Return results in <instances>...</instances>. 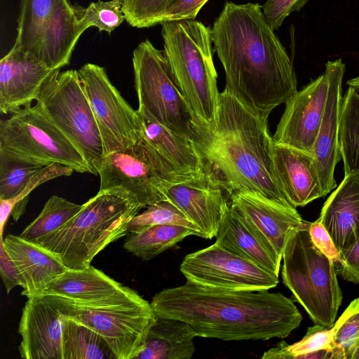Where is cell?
Segmentation results:
<instances>
[{"label":"cell","mask_w":359,"mask_h":359,"mask_svg":"<svg viewBox=\"0 0 359 359\" xmlns=\"http://www.w3.org/2000/svg\"><path fill=\"white\" fill-rule=\"evenodd\" d=\"M212 37L225 88L250 108L270 114L297 93L292 62L258 3L226 1Z\"/></svg>","instance_id":"6da1fadb"},{"label":"cell","mask_w":359,"mask_h":359,"mask_svg":"<svg viewBox=\"0 0 359 359\" xmlns=\"http://www.w3.org/2000/svg\"><path fill=\"white\" fill-rule=\"evenodd\" d=\"M156 316L187 323L197 337L222 341L285 338L302 316L293 301L269 290H228L189 281L164 289L151 302Z\"/></svg>","instance_id":"7a4b0ae2"},{"label":"cell","mask_w":359,"mask_h":359,"mask_svg":"<svg viewBox=\"0 0 359 359\" xmlns=\"http://www.w3.org/2000/svg\"><path fill=\"white\" fill-rule=\"evenodd\" d=\"M269 114L254 110L224 90L215 121L196 118L194 146L204 170L229 194L254 191L292 205L280 186L273 160Z\"/></svg>","instance_id":"3957f363"},{"label":"cell","mask_w":359,"mask_h":359,"mask_svg":"<svg viewBox=\"0 0 359 359\" xmlns=\"http://www.w3.org/2000/svg\"><path fill=\"white\" fill-rule=\"evenodd\" d=\"M143 207L133 197L99 191L65 226L36 244L55 255L68 269H83L109 243L126 236Z\"/></svg>","instance_id":"277c9868"},{"label":"cell","mask_w":359,"mask_h":359,"mask_svg":"<svg viewBox=\"0 0 359 359\" xmlns=\"http://www.w3.org/2000/svg\"><path fill=\"white\" fill-rule=\"evenodd\" d=\"M161 25L163 52L178 88L195 116L213 123L220 93L213 62L212 29L196 20Z\"/></svg>","instance_id":"5b68a950"},{"label":"cell","mask_w":359,"mask_h":359,"mask_svg":"<svg viewBox=\"0 0 359 359\" xmlns=\"http://www.w3.org/2000/svg\"><path fill=\"white\" fill-rule=\"evenodd\" d=\"M303 221L285 246L283 283L316 325L332 327L342 301L335 264L313 244Z\"/></svg>","instance_id":"8992f818"},{"label":"cell","mask_w":359,"mask_h":359,"mask_svg":"<svg viewBox=\"0 0 359 359\" xmlns=\"http://www.w3.org/2000/svg\"><path fill=\"white\" fill-rule=\"evenodd\" d=\"M81 6L70 0H21L13 47L52 70L68 65L81 34Z\"/></svg>","instance_id":"52a82bcc"},{"label":"cell","mask_w":359,"mask_h":359,"mask_svg":"<svg viewBox=\"0 0 359 359\" xmlns=\"http://www.w3.org/2000/svg\"><path fill=\"white\" fill-rule=\"evenodd\" d=\"M36 105L81 154L90 173L97 175L104 156L100 131L78 71L52 72Z\"/></svg>","instance_id":"ba28073f"},{"label":"cell","mask_w":359,"mask_h":359,"mask_svg":"<svg viewBox=\"0 0 359 359\" xmlns=\"http://www.w3.org/2000/svg\"><path fill=\"white\" fill-rule=\"evenodd\" d=\"M198 175L178 171L141 138L103 156L98 172L99 191L121 192L135 198L144 208L167 200L172 186Z\"/></svg>","instance_id":"9c48e42d"},{"label":"cell","mask_w":359,"mask_h":359,"mask_svg":"<svg viewBox=\"0 0 359 359\" xmlns=\"http://www.w3.org/2000/svg\"><path fill=\"white\" fill-rule=\"evenodd\" d=\"M0 156L41 166L59 163L90 173L81 154L36 104L1 120Z\"/></svg>","instance_id":"30bf717a"},{"label":"cell","mask_w":359,"mask_h":359,"mask_svg":"<svg viewBox=\"0 0 359 359\" xmlns=\"http://www.w3.org/2000/svg\"><path fill=\"white\" fill-rule=\"evenodd\" d=\"M133 67L138 108L193 142L196 117L174 79L164 52L146 39L133 50Z\"/></svg>","instance_id":"8fae6325"},{"label":"cell","mask_w":359,"mask_h":359,"mask_svg":"<svg viewBox=\"0 0 359 359\" xmlns=\"http://www.w3.org/2000/svg\"><path fill=\"white\" fill-rule=\"evenodd\" d=\"M65 317L74 319L99 334L116 359H135L142 351L156 315L148 301L133 306L88 308L54 294H43Z\"/></svg>","instance_id":"7c38bea8"},{"label":"cell","mask_w":359,"mask_h":359,"mask_svg":"<svg viewBox=\"0 0 359 359\" xmlns=\"http://www.w3.org/2000/svg\"><path fill=\"white\" fill-rule=\"evenodd\" d=\"M77 71L100 131L104 156L139 141L142 126L138 112L112 84L105 69L86 63Z\"/></svg>","instance_id":"4fadbf2b"},{"label":"cell","mask_w":359,"mask_h":359,"mask_svg":"<svg viewBox=\"0 0 359 359\" xmlns=\"http://www.w3.org/2000/svg\"><path fill=\"white\" fill-rule=\"evenodd\" d=\"M180 270L187 281L216 288L269 290L279 283L278 275L215 243L187 255Z\"/></svg>","instance_id":"5bb4252c"},{"label":"cell","mask_w":359,"mask_h":359,"mask_svg":"<svg viewBox=\"0 0 359 359\" xmlns=\"http://www.w3.org/2000/svg\"><path fill=\"white\" fill-rule=\"evenodd\" d=\"M329 88L327 70L292 95L277 125L273 140L312 155Z\"/></svg>","instance_id":"9a60e30c"},{"label":"cell","mask_w":359,"mask_h":359,"mask_svg":"<svg viewBox=\"0 0 359 359\" xmlns=\"http://www.w3.org/2000/svg\"><path fill=\"white\" fill-rule=\"evenodd\" d=\"M42 294L57 295L88 308L133 306L147 302L134 290L91 265L83 269H67L47 285Z\"/></svg>","instance_id":"2e32d148"},{"label":"cell","mask_w":359,"mask_h":359,"mask_svg":"<svg viewBox=\"0 0 359 359\" xmlns=\"http://www.w3.org/2000/svg\"><path fill=\"white\" fill-rule=\"evenodd\" d=\"M167 200L174 204L200 231V237L217 236L230 208V196L204 170L196 177L172 186Z\"/></svg>","instance_id":"e0dca14e"},{"label":"cell","mask_w":359,"mask_h":359,"mask_svg":"<svg viewBox=\"0 0 359 359\" xmlns=\"http://www.w3.org/2000/svg\"><path fill=\"white\" fill-rule=\"evenodd\" d=\"M230 205L281 257L287 240L304 221L296 208L254 191L232 193Z\"/></svg>","instance_id":"ac0fdd59"},{"label":"cell","mask_w":359,"mask_h":359,"mask_svg":"<svg viewBox=\"0 0 359 359\" xmlns=\"http://www.w3.org/2000/svg\"><path fill=\"white\" fill-rule=\"evenodd\" d=\"M65 317L44 295L28 298L18 327L20 355L25 359H63Z\"/></svg>","instance_id":"d6986e66"},{"label":"cell","mask_w":359,"mask_h":359,"mask_svg":"<svg viewBox=\"0 0 359 359\" xmlns=\"http://www.w3.org/2000/svg\"><path fill=\"white\" fill-rule=\"evenodd\" d=\"M325 70L329 75V88L319 133L313 146L314 158L325 196L336 188L334 170L341 159L339 151V130L343 104L342 80L346 66L341 59L328 61Z\"/></svg>","instance_id":"ffe728a7"},{"label":"cell","mask_w":359,"mask_h":359,"mask_svg":"<svg viewBox=\"0 0 359 359\" xmlns=\"http://www.w3.org/2000/svg\"><path fill=\"white\" fill-rule=\"evenodd\" d=\"M54 70L33 55L13 46L0 61V111L12 114L36 100Z\"/></svg>","instance_id":"44dd1931"},{"label":"cell","mask_w":359,"mask_h":359,"mask_svg":"<svg viewBox=\"0 0 359 359\" xmlns=\"http://www.w3.org/2000/svg\"><path fill=\"white\" fill-rule=\"evenodd\" d=\"M273 160L280 186L293 207L325 196L311 154L273 141Z\"/></svg>","instance_id":"7402d4cb"},{"label":"cell","mask_w":359,"mask_h":359,"mask_svg":"<svg viewBox=\"0 0 359 359\" xmlns=\"http://www.w3.org/2000/svg\"><path fill=\"white\" fill-rule=\"evenodd\" d=\"M319 220L341 252L359 241V174H344L322 208Z\"/></svg>","instance_id":"603a6c76"},{"label":"cell","mask_w":359,"mask_h":359,"mask_svg":"<svg viewBox=\"0 0 359 359\" xmlns=\"http://www.w3.org/2000/svg\"><path fill=\"white\" fill-rule=\"evenodd\" d=\"M3 243L20 273L21 294L27 298L42 294L47 285L67 269L55 255L20 236L8 234Z\"/></svg>","instance_id":"cb8c5ba5"},{"label":"cell","mask_w":359,"mask_h":359,"mask_svg":"<svg viewBox=\"0 0 359 359\" xmlns=\"http://www.w3.org/2000/svg\"><path fill=\"white\" fill-rule=\"evenodd\" d=\"M216 238L217 245L278 275L282 257L231 205Z\"/></svg>","instance_id":"d4e9b609"},{"label":"cell","mask_w":359,"mask_h":359,"mask_svg":"<svg viewBox=\"0 0 359 359\" xmlns=\"http://www.w3.org/2000/svg\"><path fill=\"white\" fill-rule=\"evenodd\" d=\"M141 121L142 138L178 171L198 175L203 171L202 159L192 141L158 123L147 111L137 109Z\"/></svg>","instance_id":"484cf974"},{"label":"cell","mask_w":359,"mask_h":359,"mask_svg":"<svg viewBox=\"0 0 359 359\" xmlns=\"http://www.w3.org/2000/svg\"><path fill=\"white\" fill-rule=\"evenodd\" d=\"M196 337L185 321L156 316L144 348L135 359H191Z\"/></svg>","instance_id":"4316f807"},{"label":"cell","mask_w":359,"mask_h":359,"mask_svg":"<svg viewBox=\"0 0 359 359\" xmlns=\"http://www.w3.org/2000/svg\"><path fill=\"white\" fill-rule=\"evenodd\" d=\"M189 236L197 233L184 226L156 224L145 227L136 233H130L123 248L136 257L148 261L172 248Z\"/></svg>","instance_id":"83f0119b"},{"label":"cell","mask_w":359,"mask_h":359,"mask_svg":"<svg viewBox=\"0 0 359 359\" xmlns=\"http://www.w3.org/2000/svg\"><path fill=\"white\" fill-rule=\"evenodd\" d=\"M62 343L63 359H116L99 334L67 317L64 319Z\"/></svg>","instance_id":"f1b7e54d"},{"label":"cell","mask_w":359,"mask_h":359,"mask_svg":"<svg viewBox=\"0 0 359 359\" xmlns=\"http://www.w3.org/2000/svg\"><path fill=\"white\" fill-rule=\"evenodd\" d=\"M339 151L344 162V174H359V95L349 87L343 97Z\"/></svg>","instance_id":"f546056e"},{"label":"cell","mask_w":359,"mask_h":359,"mask_svg":"<svg viewBox=\"0 0 359 359\" xmlns=\"http://www.w3.org/2000/svg\"><path fill=\"white\" fill-rule=\"evenodd\" d=\"M83 206V204H76L53 195L46 201L39 215L26 226L20 236L36 243L65 226Z\"/></svg>","instance_id":"4dcf8cb0"},{"label":"cell","mask_w":359,"mask_h":359,"mask_svg":"<svg viewBox=\"0 0 359 359\" xmlns=\"http://www.w3.org/2000/svg\"><path fill=\"white\" fill-rule=\"evenodd\" d=\"M333 327L316 325L310 327L302 339L291 345L285 341L265 351L262 359H311V353L330 348Z\"/></svg>","instance_id":"1f68e13d"},{"label":"cell","mask_w":359,"mask_h":359,"mask_svg":"<svg viewBox=\"0 0 359 359\" xmlns=\"http://www.w3.org/2000/svg\"><path fill=\"white\" fill-rule=\"evenodd\" d=\"M74 170L69 166L53 163L43 166L27 183L24 189L15 197L0 199V236L3 238L5 224L11 215L17 221L24 213L29 194L41 184L61 176H69Z\"/></svg>","instance_id":"d6a6232c"},{"label":"cell","mask_w":359,"mask_h":359,"mask_svg":"<svg viewBox=\"0 0 359 359\" xmlns=\"http://www.w3.org/2000/svg\"><path fill=\"white\" fill-rule=\"evenodd\" d=\"M332 327V359H351L359 346V297L350 303Z\"/></svg>","instance_id":"836d02e7"},{"label":"cell","mask_w":359,"mask_h":359,"mask_svg":"<svg viewBox=\"0 0 359 359\" xmlns=\"http://www.w3.org/2000/svg\"><path fill=\"white\" fill-rule=\"evenodd\" d=\"M156 224H175L195 231L200 237V231L171 202L161 201L146 207V210L135 215L128 225V233H136L142 229Z\"/></svg>","instance_id":"e575fe53"},{"label":"cell","mask_w":359,"mask_h":359,"mask_svg":"<svg viewBox=\"0 0 359 359\" xmlns=\"http://www.w3.org/2000/svg\"><path fill=\"white\" fill-rule=\"evenodd\" d=\"M43 167L0 156V199L17 196Z\"/></svg>","instance_id":"d590c367"},{"label":"cell","mask_w":359,"mask_h":359,"mask_svg":"<svg viewBox=\"0 0 359 359\" xmlns=\"http://www.w3.org/2000/svg\"><path fill=\"white\" fill-rule=\"evenodd\" d=\"M125 20L121 0L98 1L81 6V21L86 30L95 27L110 34Z\"/></svg>","instance_id":"8d00e7d4"},{"label":"cell","mask_w":359,"mask_h":359,"mask_svg":"<svg viewBox=\"0 0 359 359\" xmlns=\"http://www.w3.org/2000/svg\"><path fill=\"white\" fill-rule=\"evenodd\" d=\"M172 0H121L126 22L133 27L159 25V19Z\"/></svg>","instance_id":"74e56055"},{"label":"cell","mask_w":359,"mask_h":359,"mask_svg":"<svg viewBox=\"0 0 359 359\" xmlns=\"http://www.w3.org/2000/svg\"><path fill=\"white\" fill-rule=\"evenodd\" d=\"M310 0H266L262 6L269 25L275 31L292 12L299 11Z\"/></svg>","instance_id":"f35d334b"},{"label":"cell","mask_w":359,"mask_h":359,"mask_svg":"<svg viewBox=\"0 0 359 359\" xmlns=\"http://www.w3.org/2000/svg\"><path fill=\"white\" fill-rule=\"evenodd\" d=\"M208 0H172L162 13L159 24L167 21L196 20Z\"/></svg>","instance_id":"ab89813d"},{"label":"cell","mask_w":359,"mask_h":359,"mask_svg":"<svg viewBox=\"0 0 359 359\" xmlns=\"http://www.w3.org/2000/svg\"><path fill=\"white\" fill-rule=\"evenodd\" d=\"M309 233L313 244L320 252L333 261L334 264H341L343 263L340 251L335 246L329 233L319 219L313 222H310Z\"/></svg>","instance_id":"60d3db41"},{"label":"cell","mask_w":359,"mask_h":359,"mask_svg":"<svg viewBox=\"0 0 359 359\" xmlns=\"http://www.w3.org/2000/svg\"><path fill=\"white\" fill-rule=\"evenodd\" d=\"M340 252L343 263L335 266L337 273L347 281L359 284V241Z\"/></svg>","instance_id":"b9f144b4"},{"label":"cell","mask_w":359,"mask_h":359,"mask_svg":"<svg viewBox=\"0 0 359 359\" xmlns=\"http://www.w3.org/2000/svg\"><path fill=\"white\" fill-rule=\"evenodd\" d=\"M0 275L8 294L15 287H22L20 273L13 259L5 249L3 238L0 240Z\"/></svg>","instance_id":"7bdbcfd3"},{"label":"cell","mask_w":359,"mask_h":359,"mask_svg":"<svg viewBox=\"0 0 359 359\" xmlns=\"http://www.w3.org/2000/svg\"><path fill=\"white\" fill-rule=\"evenodd\" d=\"M346 84L359 95V73L355 77L348 80Z\"/></svg>","instance_id":"ee69618b"},{"label":"cell","mask_w":359,"mask_h":359,"mask_svg":"<svg viewBox=\"0 0 359 359\" xmlns=\"http://www.w3.org/2000/svg\"><path fill=\"white\" fill-rule=\"evenodd\" d=\"M351 359H359V346L353 352Z\"/></svg>","instance_id":"f6af8a7d"}]
</instances>
